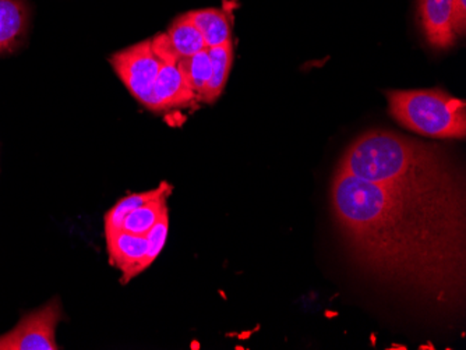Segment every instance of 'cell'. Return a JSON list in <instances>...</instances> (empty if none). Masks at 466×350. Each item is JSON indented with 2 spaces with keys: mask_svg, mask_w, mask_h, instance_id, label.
I'll return each instance as SVG.
<instances>
[{
  "mask_svg": "<svg viewBox=\"0 0 466 350\" xmlns=\"http://www.w3.org/2000/svg\"><path fill=\"white\" fill-rule=\"evenodd\" d=\"M463 192L421 195L337 172L335 219L356 260L380 278L441 305L465 284Z\"/></svg>",
  "mask_w": 466,
  "mask_h": 350,
  "instance_id": "cell-1",
  "label": "cell"
},
{
  "mask_svg": "<svg viewBox=\"0 0 466 350\" xmlns=\"http://www.w3.org/2000/svg\"><path fill=\"white\" fill-rule=\"evenodd\" d=\"M337 172L421 195L463 192V180L444 151L389 130H371L353 141Z\"/></svg>",
  "mask_w": 466,
  "mask_h": 350,
  "instance_id": "cell-2",
  "label": "cell"
},
{
  "mask_svg": "<svg viewBox=\"0 0 466 350\" xmlns=\"http://www.w3.org/2000/svg\"><path fill=\"white\" fill-rule=\"evenodd\" d=\"M390 115L410 132L431 138H465L466 105L441 90L387 91Z\"/></svg>",
  "mask_w": 466,
  "mask_h": 350,
  "instance_id": "cell-3",
  "label": "cell"
},
{
  "mask_svg": "<svg viewBox=\"0 0 466 350\" xmlns=\"http://www.w3.org/2000/svg\"><path fill=\"white\" fill-rule=\"evenodd\" d=\"M109 62L130 94L148 108L151 91L161 69V60L154 52L151 39L116 52Z\"/></svg>",
  "mask_w": 466,
  "mask_h": 350,
  "instance_id": "cell-4",
  "label": "cell"
},
{
  "mask_svg": "<svg viewBox=\"0 0 466 350\" xmlns=\"http://www.w3.org/2000/svg\"><path fill=\"white\" fill-rule=\"evenodd\" d=\"M62 318L59 300L21 318L10 333L0 336V350H57L56 326Z\"/></svg>",
  "mask_w": 466,
  "mask_h": 350,
  "instance_id": "cell-5",
  "label": "cell"
},
{
  "mask_svg": "<svg viewBox=\"0 0 466 350\" xmlns=\"http://www.w3.org/2000/svg\"><path fill=\"white\" fill-rule=\"evenodd\" d=\"M151 45L161 64L177 65L179 60L207 49L203 36L187 15L177 17L167 33L151 38Z\"/></svg>",
  "mask_w": 466,
  "mask_h": 350,
  "instance_id": "cell-6",
  "label": "cell"
},
{
  "mask_svg": "<svg viewBox=\"0 0 466 350\" xmlns=\"http://www.w3.org/2000/svg\"><path fill=\"white\" fill-rule=\"evenodd\" d=\"M196 99H198V95L188 85L180 67L175 64H161L147 109L153 112L167 111L190 105Z\"/></svg>",
  "mask_w": 466,
  "mask_h": 350,
  "instance_id": "cell-7",
  "label": "cell"
},
{
  "mask_svg": "<svg viewBox=\"0 0 466 350\" xmlns=\"http://www.w3.org/2000/svg\"><path fill=\"white\" fill-rule=\"evenodd\" d=\"M452 7L454 0H419L421 27L433 48H450L458 38L452 28Z\"/></svg>",
  "mask_w": 466,
  "mask_h": 350,
  "instance_id": "cell-8",
  "label": "cell"
},
{
  "mask_svg": "<svg viewBox=\"0 0 466 350\" xmlns=\"http://www.w3.org/2000/svg\"><path fill=\"white\" fill-rule=\"evenodd\" d=\"M111 264L116 265L123 273L122 284H127L130 279L137 276V268L147 253V236L130 234V232H106Z\"/></svg>",
  "mask_w": 466,
  "mask_h": 350,
  "instance_id": "cell-9",
  "label": "cell"
},
{
  "mask_svg": "<svg viewBox=\"0 0 466 350\" xmlns=\"http://www.w3.org/2000/svg\"><path fill=\"white\" fill-rule=\"evenodd\" d=\"M27 25L28 9L25 0H0V54L17 45Z\"/></svg>",
  "mask_w": 466,
  "mask_h": 350,
  "instance_id": "cell-10",
  "label": "cell"
},
{
  "mask_svg": "<svg viewBox=\"0 0 466 350\" xmlns=\"http://www.w3.org/2000/svg\"><path fill=\"white\" fill-rule=\"evenodd\" d=\"M203 36L207 48L222 45L232 39V23L222 9H200L186 13Z\"/></svg>",
  "mask_w": 466,
  "mask_h": 350,
  "instance_id": "cell-11",
  "label": "cell"
},
{
  "mask_svg": "<svg viewBox=\"0 0 466 350\" xmlns=\"http://www.w3.org/2000/svg\"><path fill=\"white\" fill-rule=\"evenodd\" d=\"M208 49L209 59H211V78L207 85L201 101L207 104H214L224 93L225 85L229 77L230 69L233 64V43L232 39L219 46Z\"/></svg>",
  "mask_w": 466,
  "mask_h": 350,
  "instance_id": "cell-12",
  "label": "cell"
},
{
  "mask_svg": "<svg viewBox=\"0 0 466 350\" xmlns=\"http://www.w3.org/2000/svg\"><path fill=\"white\" fill-rule=\"evenodd\" d=\"M171 185L164 182L159 185V187L150 190V192L135 193V195H126L105 215V234L106 232L120 231L123 221L132 211L137 210L138 207L148 203V201L156 200L159 195H167V193L171 195Z\"/></svg>",
  "mask_w": 466,
  "mask_h": 350,
  "instance_id": "cell-13",
  "label": "cell"
},
{
  "mask_svg": "<svg viewBox=\"0 0 466 350\" xmlns=\"http://www.w3.org/2000/svg\"><path fill=\"white\" fill-rule=\"evenodd\" d=\"M167 197H169V193L159 195L156 200L148 201V203L138 207L137 210L132 211L123 221V231L146 236L154 225L157 224V221L164 214L169 213L167 211Z\"/></svg>",
  "mask_w": 466,
  "mask_h": 350,
  "instance_id": "cell-14",
  "label": "cell"
},
{
  "mask_svg": "<svg viewBox=\"0 0 466 350\" xmlns=\"http://www.w3.org/2000/svg\"><path fill=\"white\" fill-rule=\"evenodd\" d=\"M177 66L182 70L188 85L192 87V90L195 91L196 95L201 101L204 93H206L207 85H208L209 78H211V70H213L208 49H203V51L198 52L192 56L179 60Z\"/></svg>",
  "mask_w": 466,
  "mask_h": 350,
  "instance_id": "cell-15",
  "label": "cell"
},
{
  "mask_svg": "<svg viewBox=\"0 0 466 350\" xmlns=\"http://www.w3.org/2000/svg\"><path fill=\"white\" fill-rule=\"evenodd\" d=\"M167 232H169V213L164 214V215L157 221V224L154 225L153 228H151V231L146 235L148 245H147L146 255H144L140 265H138L137 275L138 274L143 273V271H146L147 268H148V266L157 260L159 253L164 249L165 242H167Z\"/></svg>",
  "mask_w": 466,
  "mask_h": 350,
  "instance_id": "cell-16",
  "label": "cell"
},
{
  "mask_svg": "<svg viewBox=\"0 0 466 350\" xmlns=\"http://www.w3.org/2000/svg\"><path fill=\"white\" fill-rule=\"evenodd\" d=\"M452 28L455 35L461 36L466 31V0H454L452 7Z\"/></svg>",
  "mask_w": 466,
  "mask_h": 350,
  "instance_id": "cell-17",
  "label": "cell"
}]
</instances>
